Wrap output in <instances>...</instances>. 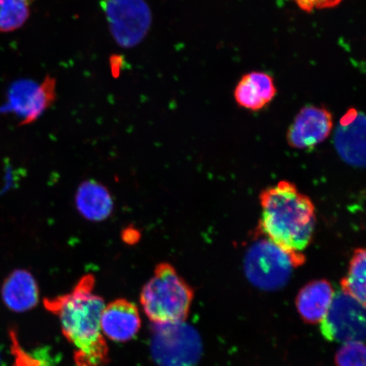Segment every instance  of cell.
Wrapping results in <instances>:
<instances>
[{"mask_svg": "<svg viewBox=\"0 0 366 366\" xmlns=\"http://www.w3.org/2000/svg\"><path fill=\"white\" fill-rule=\"evenodd\" d=\"M95 277L86 274L69 294L44 300L45 308L56 315L61 331L75 347L76 366H107L109 347L100 329L105 304L95 295Z\"/></svg>", "mask_w": 366, "mask_h": 366, "instance_id": "cell-1", "label": "cell"}, {"mask_svg": "<svg viewBox=\"0 0 366 366\" xmlns=\"http://www.w3.org/2000/svg\"><path fill=\"white\" fill-rule=\"evenodd\" d=\"M260 228L274 244L290 254H300L312 241L317 217L315 205L294 183L282 181L259 195Z\"/></svg>", "mask_w": 366, "mask_h": 366, "instance_id": "cell-2", "label": "cell"}, {"mask_svg": "<svg viewBox=\"0 0 366 366\" xmlns=\"http://www.w3.org/2000/svg\"><path fill=\"white\" fill-rule=\"evenodd\" d=\"M194 297L193 288L173 265L162 262L142 290L140 304L154 325L172 324L186 322Z\"/></svg>", "mask_w": 366, "mask_h": 366, "instance_id": "cell-3", "label": "cell"}, {"mask_svg": "<svg viewBox=\"0 0 366 366\" xmlns=\"http://www.w3.org/2000/svg\"><path fill=\"white\" fill-rule=\"evenodd\" d=\"M305 262L303 254L288 253L264 236L247 250L244 269L252 285L262 291L274 292L285 287L295 269Z\"/></svg>", "mask_w": 366, "mask_h": 366, "instance_id": "cell-4", "label": "cell"}, {"mask_svg": "<svg viewBox=\"0 0 366 366\" xmlns=\"http://www.w3.org/2000/svg\"><path fill=\"white\" fill-rule=\"evenodd\" d=\"M150 345L159 366H196L203 354L199 333L186 322L154 325Z\"/></svg>", "mask_w": 366, "mask_h": 366, "instance_id": "cell-5", "label": "cell"}, {"mask_svg": "<svg viewBox=\"0 0 366 366\" xmlns=\"http://www.w3.org/2000/svg\"><path fill=\"white\" fill-rule=\"evenodd\" d=\"M112 34L124 48L139 44L148 34L151 13L144 0H103Z\"/></svg>", "mask_w": 366, "mask_h": 366, "instance_id": "cell-6", "label": "cell"}, {"mask_svg": "<svg viewBox=\"0 0 366 366\" xmlns=\"http://www.w3.org/2000/svg\"><path fill=\"white\" fill-rule=\"evenodd\" d=\"M320 332L327 340L346 343L364 342L365 338V305L342 290L334 295Z\"/></svg>", "mask_w": 366, "mask_h": 366, "instance_id": "cell-7", "label": "cell"}, {"mask_svg": "<svg viewBox=\"0 0 366 366\" xmlns=\"http://www.w3.org/2000/svg\"><path fill=\"white\" fill-rule=\"evenodd\" d=\"M56 81L47 76L41 84L30 81L14 84L9 99L14 112L21 118V125L38 120L56 99Z\"/></svg>", "mask_w": 366, "mask_h": 366, "instance_id": "cell-8", "label": "cell"}, {"mask_svg": "<svg viewBox=\"0 0 366 366\" xmlns=\"http://www.w3.org/2000/svg\"><path fill=\"white\" fill-rule=\"evenodd\" d=\"M332 116L327 109L308 105L301 109L287 132L292 148L310 149L323 143L331 134Z\"/></svg>", "mask_w": 366, "mask_h": 366, "instance_id": "cell-9", "label": "cell"}, {"mask_svg": "<svg viewBox=\"0 0 366 366\" xmlns=\"http://www.w3.org/2000/svg\"><path fill=\"white\" fill-rule=\"evenodd\" d=\"M365 117L350 109L340 120L334 136V144L343 162L356 167L365 163Z\"/></svg>", "mask_w": 366, "mask_h": 366, "instance_id": "cell-10", "label": "cell"}, {"mask_svg": "<svg viewBox=\"0 0 366 366\" xmlns=\"http://www.w3.org/2000/svg\"><path fill=\"white\" fill-rule=\"evenodd\" d=\"M142 320L137 306L125 299H119L104 306L100 329L104 337L117 342H126L139 332Z\"/></svg>", "mask_w": 366, "mask_h": 366, "instance_id": "cell-11", "label": "cell"}, {"mask_svg": "<svg viewBox=\"0 0 366 366\" xmlns=\"http://www.w3.org/2000/svg\"><path fill=\"white\" fill-rule=\"evenodd\" d=\"M77 212L86 221L102 222L111 217L114 203L111 192L94 179L82 182L75 194Z\"/></svg>", "mask_w": 366, "mask_h": 366, "instance_id": "cell-12", "label": "cell"}, {"mask_svg": "<svg viewBox=\"0 0 366 366\" xmlns=\"http://www.w3.org/2000/svg\"><path fill=\"white\" fill-rule=\"evenodd\" d=\"M334 295L331 282L325 279L311 281L302 287L295 301L302 320L308 324L322 322L330 309Z\"/></svg>", "mask_w": 366, "mask_h": 366, "instance_id": "cell-13", "label": "cell"}, {"mask_svg": "<svg viewBox=\"0 0 366 366\" xmlns=\"http://www.w3.org/2000/svg\"><path fill=\"white\" fill-rule=\"evenodd\" d=\"M1 295L4 305L14 312H26L39 304L38 282L29 271L16 269L3 283Z\"/></svg>", "mask_w": 366, "mask_h": 366, "instance_id": "cell-14", "label": "cell"}, {"mask_svg": "<svg viewBox=\"0 0 366 366\" xmlns=\"http://www.w3.org/2000/svg\"><path fill=\"white\" fill-rule=\"evenodd\" d=\"M277 94L274 80L267 73L253 71L242 77L234 91L239 107L258 112L272 102Z\"/></svg>", "mask_w": 366, "mask_h": 366, "instance_id": "cell-15", "label": "cell"}, {"mask_svg": "<svg viewBox=\"0 0 366 366\" xmlns=\"http://www.w3.org/2000/svg\"><path fill=\"white\" fill-rule=\"evenodd\" d=\"M366 254L364 249H357L350 260L349 269L342 279V291L365 305Z\"/></svg>", "mask_w": 366, "mask_h": 366, "instance_id": "cell-16", "label": "cell"}, {"mask_svg": "<svg viewBox=\"0 0 366 366\" xmlns=\"http://www.w3.org/2000/svg\"><path fill=\"white\" fill-rule=\"evenodd\" d=\"M34 0H0V31L21 29L29 20Z\"/></svg>", "mask_w": 366, "mask_h": 366, "instance_id": "cell-17", "label": "cell"}, {"mask_svg": "<svg viewBox=\"0 0 366 366\" xmlns=\"http://www.w3.org/2000/svg\"><path fill=\"white\" fill-rule=\"evenodd\" d=\"M366 351L364 342L343 343L335 356L337 366H365Z\"/></svg>", "mask_w": 366, "mask_h": 366, "instance_id": "cell-18", "label": "cell"}, {"mask_svg": "<svg viewBox=\"0 0 366 366\" xmlns=\"http://www.w3.org/2000/svg\"><path fill=\"white\" fill-rule=\"evenodd\" d=\"M301 10L306 12H312L320 9L335 7L342 0H292Z\"/></svg>", "mask_w": 366, "mask_h": 366, "instance_id": "cell-19", "label": "cell"}, {"mask_svg": "<svg viewBox=\"0 0 366 366\" xmlns=\"http://www.w3.org/2000/svg\"><path fill=\"white\" fill-rule=\"evenodd\" d=\"M121 237L124 244L134 246L139 244L141 240L142 232L139 228L129 225L122 229Z\"/></svg>", "mask_w": 366, "mask_h": 366, "instance_id": "cell-20", "label": "cell"}]
</instances>
